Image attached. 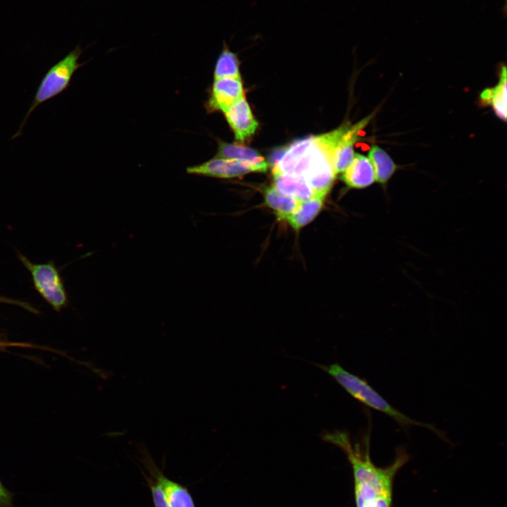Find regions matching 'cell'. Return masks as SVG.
I'll return each mask as SVG.
<instances>
[{
	"mask_svg": "<svg viewBox=\"0 0 507 507\" xmlns=\"http://www.w3.org/2000/svg\"><path fill=\"white\" fill-rule=\"evenodd\" d=\"M323 441L338 446L351 464L356 507H392L393 487L398 471L408 461L404 446L396 450L395 458L386 467H378L370 454V433L353 441L345 430L322 433Z\"/></svg>",
	"mask_w": 507,
	"mask_h": 507,
	"instance_id": "6da1fadb",
	"label": "cell"
},
{
	"mask_svg": "<svg viewBox=\"0 0 507 507\" xmlns=\"http://www.w3.org/2000/svg\"><path fill=\"white\" fill-rule=\"evenodd\" d=\"M315 365L332 377L339 385L360 403L388 415L405 431L413 425L425 427L444 440L447 441L444 433L434 425L415 420L397 410L376 392L365 379L351 373L339 363H336L328 365Z\"/></svg>",
	"mask_w": 507,
	"mask_h": 507,
	"instance_id": "7a4b0ae2",
	"label": "cell"
},
{
	"mask_svg": "<svg viewBox=\"0 0 507 507\" xmlns=\"http://www.w3.org/2000/svg\"><path fill=\"white\" fill-rule=\"evenodd\" d=\"M82 51L80 45L77 46L49 68L36 89L32 103L17 132L14 134L11 139L18 138L22 134L23 129L29 117L38 106L58 96L69 88L75 73L84 64L79 63Z\"/></svg>",
	"mask_w": 507,
	"mask_h": 507,
	"instance_id": "3957f363",
	"label": "cell"
},
{
	"mask_svg": "<svg viewBox=\"0 0 507 507\" xmlns=\"http://www.w3.org/2000/svg\"><path fill=\"white\" fill-rule=\"evenodd\" d=\"M19 259L30 271L35 289L56 311L67 305L68 296L61 277L52 262L36 264L22 254Z\"/></svg>",
	"mask_w": 507,
	"mask_h": 507,
	"instance_id": "277c9868",
	"label": "cell"
},
{
	"mask_svg": "<svg viewBox=\"0 0 507 507\" xmlns=\"http://www.w3.org/2000/svg\"><path fill=\"white\" fill-rule=\"evenodd\" d=\"M140 461L144 469L161 487L170 507H196L188 488L168 477L156 464L145 445H139Z\"/></svg>",
	"mask_w": 507,
	"mask_h": 507,
	"instance_id": "5b68a950",
	"label": "cell"
},
{
	"mask_svg": "<svg viewBox=\"0 0 507 507\" xmlns=\"http://www.w3.org/2000/svg\"><path fill=\"white\" fill-rule=\"evenodd\" d=\"M189 174L220 178H232L257 172L250 163L237 159L215 157L199 165L188 167Z\"/></svg>",
	"mask_w": 507,
	"mask_h": 507,
	"instance_id": "8992f818",
	"label": "cell"
},
{
	"mask_svg": "<svg viewBox=\"0 0 507 507\" xmlns=\"http://www.w3.org/2000/svg\"><path fill=\"white\" fill-rule=\"evenodd\" d=\"M244 97L241 77L215 80L207 102L208 111L225 113L231 106Z\"/></svg>",
	"mask_w": 507,
	"mask_h": 507,
	"instance_id": "52a82bcc",
	"label": "cell"
},
{
	"mask_svg": "<svg viewBox=\"0 0 507 507\" xmlns=\"http://www.w3.org/2000/svg\"><path fill=\"white\" fill-rule=\"evenodd\" d=\"M224 113L234 132L237 144H242L251 137L258 126L244 97L231 106Z\"/></svg>",
	"mask_w": 507,
	"mask_h": 507,
	"instance_id": "ba28073f",
	"label": "cell"
},
{
	"mask_svg": "<svg viewBox=\"0 0 507 507\" xmlns=\"http://www.w3.org/2000/svg\"><path fill=\"white\" fill-rule=\"evenodd\" d=\"M372 117L370 115L351 125L349 131L334 149L331 161L337 175L342 173L351 164L355 155L353 145L357 140L358 132L368 125Z\"/></svg>",
	"mask_w": 507,
	"mask_h": 507,
	"instance_id": "9c48e42d",
	"label": "cell"
},
{
	"mask_svg": "<svg viewBox=\"0 0 507 507\" xmlns=\"http://www.w3.org/2000/svg\"><path fill=\"white\" fill-rule=\"evenodd\" d=\"M342 180L350 188L362 189L375 182V171L368 157L355 154L351 164L342 173Z\"/></svg>",
	"mask_w": 507,
	"mask_h": 507,
	"instance_id": "30bf717a",
	"label": "cell"
},
{
	"mask_svg": "<svg viewBox=\"0 0 507 507\" xmlns=\"http://www.w3.org/2000/svg\"><path fill=\"white\" fill-rule=\"evenodd\" d=\"M327 195L315 194L313 197L299 202L295 211L284 221L295 231L311 223L321 211Z\"/></svg>",
	"mask_w": 507,
	"mask_h": 507,
	"instance_id": "8fae6325",
	"label": "cell"
},
{
	"mask_svg": "<svg viewBox=\"0 0 507 507\" xmlns=\"http://www.w3.org/2000/svg\"><path fill=\"white\" fill-rule=\"evenodd\" d=\"M273 176L275 189L299 202L309 199L315 194L302 177L280 173H273Z\"/></svg>",
	"mask_w": 507,
	"mask_h": 507,
	"instance_id": "7c38bea8",
	"label": "cell"
},
{
	"mask_svg": "<svg viewBox=\"0 0 507 507\" xmlns=\"http://www.w3.org/2000/svg\"><path fill=\"white\" fill-rule=\"evenodd\" d=\"M217 157L237 159L252 165L257 172H266L269 164L259 153L239 144L219 142Z\"/></svg>",
	"mask_w": 507,
	"mask_h": 507,
	"instance_id": "4fadbf2b",
	"label": "cell"
},
{
	"mask_svg": "<svg viewBox=\"0 0 507 507\" xmlns=\"http://www.w3.org/2000/svg\"><path fill=\"white\" fill-rule=\"evenodd\" d=\"M263 199L265 206L271 209L277 220L281 221L292 213L299 204V201L281 193L273 186L265 188Z\"/></svg>",
	"mask_w": 507,
	"mask_h": 507,
	"instance_id": "5bb4252c",
	"label": "cell"
},
{
	"mask_svg": "<svg viewBox=\"0 0 507 507\" xmlns=\"http://www.w3.org/2000/svg\"><path fill=\"white\" fill-rule=\"evenodd\" d=\"M375 175V182L385 185L397 169V165L385 151L373 146L368 154Z\"/></svg>",
	"mask_w": 507,
	"mask_h": 507,
	"instance_id": "9a60e30c",
	"label": "cell"
},
{
	"mask_svg": "<svg viewBox=\"0 0 507 507\" xmlns=\"http://www.w3.org/2000/svg\"><path fill=\"white\" fill-rule=\"evenodd\" d=\"M481 99L489 104L496 115L506 120V70L503 66L499 82L494 88L485 89L481 94Z\"/></svg>",
	"mask_w": 507,
	"mask_h": 507,
	"instance_id": "2e32d148",
	"label": "cell"
},
{
	"mask_svg": "<svg viewBox=\"0 0 507 507\" xmlns=\"http://www.w3.org/2000/svg\"><path fill=\"white\" fill-rule=\"evenodd\" d=\"M239 65L237 55L230 49L225 42H223L222 51L215 65L214 79L241 77Z\"/></svg>",
	"mask_w": 507,
	"mask_h": 507,
	"instance_id": "e0dca14e",
	"label": "cell"
},
{
	"mask_svg": "<svg viewBox=\"0 0 507 507\" xmlns=\"http://www.w3.org/2000/svg\"><path fill=\"white\" fill-rule=\"evenodd\" d=\"M142 472L151 491L154 507H170L160 485L152 477Z\"/></svg>",
	"mask_w": 507,
	"mask_h": 507,
	"instance_id": "ac0fdd59",
	"label": "cell"
},
{
	"mask_svg": "<svg viewBox=\"0 0 507 507\" xmlns=\"http://www.w3.org/2000/svg\"><path fill=\"white\" fill-rule=\"evenodd\" d=\"M13 497L14 494L4 485L0 479V507H15Z\"/></svg>",
	"mask_w": 507,
	"mask_h": 507,
	"instance_id": "d6986e66",
	"label": "cell"
},
{
	"mask_svg": "<svg viewBox=\"0 0 507 507\" xmlns=\"http://www.w3.org/2000/svg\"><path fill=\"white\" fill-rule=\"evenodd\" d=\"M287 147H280L273 151L270 156V164L272 168L279 161L286 151Z\"/></svg>",
	"mask_w": 507,
	"mask_h": 507,
	"instance_id": "ffe728a7",
	"label": "cell"
},
{
	"mask_svg": "<svg viewBox=\"0 0 507 507\" xmlns=\"http://www.w3.org/2000/svg\"><path fill=\"white\" fill-rule=\"evenodd\" d=\"M0 301L1 302H8V303H20V305L25 306L24 304H22L21 302H18L17 301L11 300L6 298L0 297Z\"/></svg>",
	"mask_w": 507,
	"mask_h": 507,
	"instance_id": "44dd1931",
	"label": "cell"
},
{
	"mask_svg": "<svg viewBox=\"0 0 507 507\" xmlns=\"http://www.w3.org/2000/svg\"><path fill=\"white\" fill-rule=\"evenodd\" d=\"M124 433H125L124 432H111L107 433V435L111 436V437H115V436H120V435L125 434Z\"/></svg>",
	"mask_w": 507,
	"mask_h": 507,
	"instance_id": "7402d4cb",
	"label": "cell"
}]
</instances>
